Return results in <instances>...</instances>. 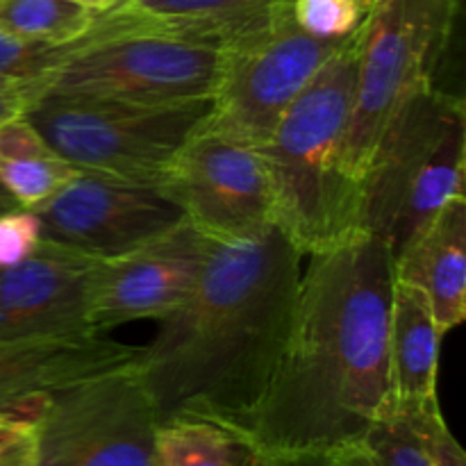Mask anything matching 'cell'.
Instances as JSON below:
<instances>
[{"mask_svg":"<svg viewBox=\"0 0 466 466\" xmlns=\"http://www.w3.org/2000/svg\"><path fill=\"white\" fill-rule=\"evenodd\" d=\"M98 259L41 239L35 253L0 268V339L100 332L89 321Z\"/></svg>","mask_w":466,"mask_h":466,"instance_id":"4fadbf2b","label":"cell"},{"mask_svg":"<svg viewBox=\"0 0 466 466\" xmlns=\"http://www.w3.org/2000/svg\"><path fill=\"white\" fill-rule=\"evenodd\" d=\"M139 353L141 346L114 341L107 332L0 339V414L35 426L55 390L132 362Z\"/></svg>","mask_w":466,"mask_h":466,"instance_id":"5bb4252c","label":"cell"},{"mask_svg":"<svg viewBox=\"0 0 466 466\" xmlns=\"http://www.w3.org/2000/svg\"><path fill=\"white\" fill-rule=\"evenodd\" d=\"M441 330L417 287L394 278L390 308V380L394 410L437 405Z\"/></svg>","mask_w":466,"mask_h":466,"instance_id":"e0dca14e","label":"cell"},{"mask_svg":"<svg viewBox=\"0 0 466 466\" xmlns=\"http://www.w3.org/2000/svg\"><path fill=\"white\" fill-rule=\"evenodd\" d=\"M287 0H126L96 14L89 30L71 46L116 36H167L223 48L267 25Z\"/></svg>","mask_w":466,"mask_h":466,"instance_id":"9a60e30c","label":"cell"},{"mask_svg":"<svg viewBox=\"0 0 466 466\" xmlns=\"http://www.w3.org/2000/svg\"><path fill=\"white\" fill-rule=\"evenodd\" d=\"M159 189L214 241L246 239L273 226V198L259 148L203 127L180 148Z\"/></svg>","mask_w":466,"mask_h":466,"instance_id":"30bf717a","label":"cell"},{"mask_svg":"<svg viewBox=\"0 0 466 466\" xmlns=\"http://www.w3.org/2000/svg\"><path fill=\"white\" fill-rule=\"evenodd\" d=\"M335 455L344 466H432L417 426L400 410L378 419L358 441Z\"/></svg>","mask_w":466,"mask_h":466,"instance_id":"44dd1931","label":"cell"},{"mask_svg":"<svg viewBox=\"0 0 466 466\" xmlns=\"http://www.w3.org/2000/svg\"><path fill=\"white\" fill-rule=\"evenodd\" d=\"M0 466H36L35 428L18 432L0 446Z\"/></svg>","mask_w":466,"mask_h":466,"instance_id":"4316f807","label":"cell"},{"mask_svg":"<svg viewBox=\"0 0 466 466\" xmlns=\"http://www.w3.org/2000/svg\"><path fill=\"white\" fill-rule=\"evenodd\" d=\"M27 428H35V426L23 421V419L9 417V414H0V446H3L5 441L12 440V437H16L18 432L27 431Z\"/></svg>","mask_w":466,"mask_h":466,"instance_id":"f1b7e54d","label":"cell"},{"mask_svg":"<svg viewBox=\"0 0 466 466\" xmlns=\"http://www.w3.org/2000/svg\"><path fill=\"white\" fill-rule=\"evenodd\" d=\"M394 278L431 303L441 335L466 317V198L441 208L394 258Z\"/></svg>","mask_w":466,"mask_h":466,"instance_id":"2e32d148","label":"cell"},{"mask_svg":"<svg viewBox=\"0 0 466 466\" xmlns=\"http://www.w3.org/2000/svg\"><path fill=\"white\" fill-rule=\"evenodd\" d=\"M400 412H403V410H400ZM405 414H408V417L412 419L414 426H417L419 435H421L423 444H426L428 455H431L432 466H466L464 451L460 449L455 437L451 435V431L446 428L440 412V403L423 410H412V412Z\"/></svg>","mask_w":466,"mask_h":466,"instance_id":"d4e9b609","label":"cell"},{"mask_svg":"<svg viewBox=\"0 0 466 466\" xmlns=\"http://www.w3.org/2000/svg\"><path fill=\"white\" fill-rule=\"evenodd\" d=\"M44 73L27 77L0 76V123L25 114L44 96Z\"/></svg>","mask_w":466,"mask_h":466,"instance_id":"484cf974","label":"cell"},{"mask_svg":"<svg viewBox=\"0 0 466 466\" xmlns=\"http://www.w3.org/2000/svg\"><path fill=\"white\" fill-rule=\"evenodd\" d=\"M159 417L137 358L48 394L36 466H150Z\"/></svg>","mask_w":466,"mask_h":466,"instance_id":"52a82bcc","label":"cell"},{"mask_svg":"<svg viewBox=\"0 0 466 466\" xmlns=\"http://www.w3.org/2000/svg\"><path fill=\"white\" fill-rule=\"evenodd\" d=\"M77 171L50 148L25 114L0 123V185L21 208L48 200Z\"/></svg>","mask_w":466,"mask_h":466,"instance_id":"d6986e66","label":"cell"},{"mask_svg":"<svg viewBox=\"0 0 466 466\" xmlns=\"http://www.w3.org/2000/svg\"><path fill=\"white\" fill-rule=\"evenodd\" d=\"M289 16L305 35L321 41L350 39L362 25V0H289Z\"/></svg>","mask_w":466,"mask_h":466,"instance_id":"7402d4cb","label":"cell"},{"mask_svg":"<svg viewBox=\"0 0 466 466\" xmlns=\"http://www.w3.org/2000/svg\"><path fill=\"white\" fill-rule=\"evenodd\" d=\"M118 3H126V0H118Z\"/></svg>","mask_w":466,"mask_h":466,"instance_id":"d6a6232c","label":"cell"},{"mask_svg":"<svg viewBox=\"0 0 466 466\" xmlns=\"http://www.w3.org/2000/svg\"><path fill=\"white\" fill-rule=\"evenodd\" d=\"M355 35L328 57L259 148L271 182L273 226L303 255L323 253L364 232L362 182L346 162L358 71Z\"/></svg>","mask_w":466,"mask_h":466,"instance_id":"3957f363","label":"cell"},{"mask_svg":"<svg viewBox=\"0 0 466 466\" xmlns=\"http://www.w3.org/2000/svg\"><path fill=\"white\" fill-rule=\"evenodd\" d=\"M218 50L167 36H116L66 46L44 73L46 94L116 100L130 105L209 103Z\"/></svg>","mask_w":466,"mask_h":466,"instance_id":"9c48e42d","label":"cell"},{"mask_svg":"<svg viewBox=\"0 0 466 466\" xmlns=\"http://www.w3.org/2000/svg\"><path fill=\"white\" fill-rule=\"evenodd\" d=\"M94 16L73 0H0V32L48 48L76 44Z\"/></svg>","mask_w":466,"mask_h":466,"instance_id":"ffe728a7","label":"cell"},{"mask_svg":"<svg viewBox=\"0 0 466 466\" xmlns=\"http://www.w3.org/2000/svg\"><path fill=\"white\" fill-rule=\"evenodd\" d=\"M262 446L246 428L203 414L159 421L150 466H259Z\"/></svg>","mask_w":466,"mask_h":466,"instance_id":"ac0fdd59","label":"cell"},{"mask_svg":"<svg viewBox=\"0 0 466 466\" xmlns=\"http://www.w3.org/2000/svg\"><path fill=\"white\" fill-rule=\"evenodd\" d=\"M341 44L300 32L287 0L267 25L218 48L205 127L262 148L291 103Z\"/></svg>","mask_w":466,"mask_h":466,"instance_id":"ba28073f","label":"cell"},{"mask_svg":"<svg viewBox=\"0 0 466 466\" xmlns=\"http://www.w3.org/2000/svg\"><path fill=\"white\" fill-rule=\"evenodd\" d=\"M73 3L82 5V7H86L89 12H94V14H103V12H107V9L116 7L118 0H73Z\"/></svg>","mask_w":466,"mask_h":466,"instance_id":"f546056e","label":"cell"},{"mask_svg":"<svg viewBox=\"0 0 466 466\" xmlns=\"http://www.w3.org/2000/svg\"><path fill=\"white\" fill-rule=\"evenodd\" d=\"M208 248L209 237L182 218L171 230L130 253L98 259L91 280V326L107 332L141 319L162 321L191 294Z\"/></svg>","mask_w":466,"mask_h":466,"instance_id":"7c38bea8","label":"cell"},{"mask_svg":"<svg viewBox=\"0 0 466 466\" xmlns=\"http://www.w3.org/2000/svg\"><path fill=\"white\" fill-rule=\"evenodd\" d=\"M208 114L209 103L153 107L46 94L25 116L80 171L159 185L182 146L203 130Z\"/></svg>","mask_w":466,"mask_h":466,"instance_id":"8992f818","label":"cell"},{"mask_svg":"<svg viewBox=\"0 0 466 466\" xmlns=\"http://www.w3.org/2000/svg\"><path fill=\"white\" fill-rule=\"evenodd\" d=\"M259 466H344L335 453H267Z\"/></svg>","mask_w":466,"mask_h":466,"instance_id":"83f0119b","label":"cell"},{"mask_svg":"<svg viewBox=\"0 0 466 466\" xmlns=\"http://www.w3.org/2000/svg\"><path fill=\"white\" fill-rule=\"evenodd\" d=\"M16 208H21V205H18L16 200H14L12 196L7 194V189H5V187L0 185V214L9 212V209H16Z\"/></svg>","mask_w":466,"mask_h":466,"instance_id":"4dcf8cb0","label":"cell"},{"mask_svg":"<svg viewBox=\"0 0 466 466\" xmlns=\"http://www.w3.org/2000/svg\"><path fill=\"white\" fill-rule=\"evenodd\" d=\"M460 0H373L355 35V96L346 162L362 182L382 130L400 105L432 85Z\"/></svg>","mask_w":466,"mask_h":466,"instance_id":"5b68a950","label":"cell"},{"mask_svg":"<svg viewBox=\"0 0 466 466\" xmlns=\"http://www.w3.org/2000/svg\"><path fill=\"white\" fill-rule=\"evenodd\" d=\"M64 48L27 44L0 32V76L27 77L50 71L62 59Z\"/></svg>","mask_w":466,"mask_h":466,"instance_id":"cb8c5ba5","label":"cell"},{"mask_svg":"<svg viewBox=\"0 0 466 466\" xmlns=\"http://www.w3.org/2000/svg\"><path fill=\"white\" fill-rule=\"evenodd\" d=\"M303 258L276 226L209 239L191 294L137 358L159 421L203 414L248 431L289 330Z\"/></svg>","mask_w":466,"mask_h":466,"instance_id":"7a4b0ae2","label":"cell"},{"mask_svg":"<svg viewBox=\"0 0 466 466\" xmlns=\"http://www.w3.org/2000/svg\"><path fill=\"white\" fill-rule=\"evenodd\" d=\"M32 212L41 239L96 259L130 253L185 218L157 185L89 171H77Z\"/></svg>","mask_w":466,"mask_h":466,"instance_id":"8fae6325","label":"cell"},{"mask_svg":"<svg viewBox=\"0 0 466 466\" xmlns=\"http://www.w3.org/2000/svg\"><path fill=\"white\" fill-rule=\"evenodd\" d=\"M373 0H362V5H364V9H369V5H371Z\"/></svg>","mask_w":466,"mask_h":466,"instance_id":"1f68e13d","label":"cell"},{"mask_svg":"<svg viewBox=\"0 0 466 466\" xmlns=\"http://www.w3.org/2000/svg\"><path fill=\"white\" fill-rule=\"evenodd\" d=\"M41 241L39 218L32 209L16 208L0 214V268L23 262Z\"/></svg>","mask_w":466,"mask_h":466,"instance_id":"603a6c76","label":"cell"},{"mask_svg":"<svg viewBox=\"0 0 466 466\" xmlns=\"http://www.w3.org/2000/svg\"><path fill=\"white\" fill-rule=\"evenodd\" d=\"M466 116L435 85L410 96L382 130L362 176L364 232L391 255L451 200L464 196Z\"/></svg>","mask_w":466,"mask_h":466,"instance_id":"277c9868","label":"cell"},{"mask_svg":"<svg viewBox=\"0 0 466 466\" xmlns=\"http://www.w3.org/2000/svg\"><path fill=\"white\" fill-rule=\"evenodd\" d=\"M394 255L369 232L309 255L285 344L248 417L264 453H335L394 412Z\"/></svg>","mask_w":466,"mask_h":466,"instance_id":"6da1fadb","label":"cell"}]
</instances>
